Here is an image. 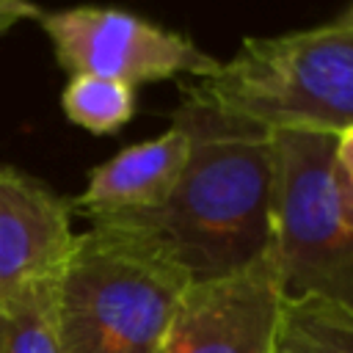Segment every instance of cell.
<instances>
[{"instance_id":"obj_1","label":"cell","mask_w":353,"mask_h":353,"mask_svg":"<svg viewBox=\"0 0 353 353\" xmlns=\"http://www.w3.org/2000/svg\"><path fill=\"white\" fill-rule=\"evenodd\" d=\"M179 94L171 124L188 135V160L174 193L154 212L102 221L146 226L193 281H204L243 270L270 251L273 141L268 127Z\"/></svg>"},{"instance_id":"obj_2","label":"cell","mask_w":353,"mask_h":353,"mask_svg":"<svg viewBox=\"0 0 353 353\" xmlns=\"http://www.w3.org/2000/svg\"><path fill=\"white\" fill-rule=\"evenodd\" d=\"M190 281L146 226L91 221L52 287L58 353H154Z\"/></svg>"},{"instance_id":"obj_3","label":"cell","mask_w":353,"mask_h":353,"mask_svg":"<svg viewBox=\"0 0 353 353\" xmlns=\"http://www.w3.org/2000/svg\"><path fill=\"white\" fill-rule=\"evenodd\" d=\"M179 91L268 130L339 135L353 127V22L251 36L210 77Z\"/></svg>"},{"instance_id":"obj_4","label":"cell","mask_w":353,"mask_h":353,"mask_svg":"<svg viewBox=\"0 0 353 353\" xmlns=\"http://www.w3.org/2000/svg\"><path fill=\"white\" fill-rule=\"evenodd\" d=\"M270 251L287 295L314 292L353 309V185L334 135L270 130Z\"/></svg>"},{"instance_id":"obj_5","label":"cell","mask_w":353,"mask_h":353,"mask_svg":"<svg viewBox=\"0 0 353 353\" xmlns=\"http://www.w3.org/2000/svg\"><path fill=\"white\" fill-rule=\"evenodd\" d=\"M36 22L50 39L58 66L69 74L110 77L135 88L179 74L210 77L221 63L188 36L124 8L72 6L41 11Z\"/></svg>"},{"instance_id":"obj_6","label":"cell","mask_w":353,"mask_h":353,"mask_svg":"<svg viewBox=\"0 0 353 353\" xmlns=\"http://www.w3.org/2000/svg\"><path fill=\"white\" fill-rule=\"evenodd\" d=\"M281 301L273 251L229 276L190 281L154 353H270Z\"/></svg>"},{"instance_id":"obj_7","label":"cell","mask_w":353,"mask_h":353,"mask_svg":"<svg viewBox=\"0 0 353 353\" xmlns=\"http://www.w3.org/2000/svg\"><path fill=\"white\" fill-rule=\"evenodd\" d=\"M74 237L66 199L36 176L0 165V309L52 284Z\"/></svg>"},{"instance_id":"obj_8","label":"cell","mask_w":353,"mask_h":353,"mask_svg":"<svg viewBox=\"0 0 353 353\" xmlns=\"http://www.w3.org/2000/svg\"><path fill=\"white\" fill-rule=\"evenodd\" d=\"M188 160V135L171 124L163 135L124 146L110 160L91 168L85 190L72 210L88 221L143 215L160 210L174 193Z\"/></svg>"},{"instance_id":"obj_9","label":"cell","mask_w":353,"mask_h":353,"mask_svg":"<svg viewBox=\"0 0 353 353\" xmlns=\"http://www.w3.org/2000/svg\"><path fill=\"white\" fill-rule=\"evenodd\" d=\"M270 353H353V309L314 292H284Z\"/></svg>"},{"instance_id":"obj_10","label":"cell","mask_w":353,"mask_h":353,"mask_svg":"<svg viewBox=\"0 0 353 353\" xmlns=\"http://www.w3.org/2000/svg\"><path fill=\"white\" fill-rule=\"evenodd\" d=\"M61 108L72 124L94 135H110L135 116V88L110 77L69 74Z\"/></svg>"},{"instance_id":"obj_11","label":"cell","mask_w":353,"mask_h":353,"mask_svg":"<svg viewBox=\"0 0 353 353\" xmlns=\"http://www.w3.org/2000/svg\"><path fill=\"white\" fill-rule=\"evenodd\" d=\"M52 284L0 309V353H58L52 328Z\"/></svg>"},{"instance_id":"obj_12","label":"cell","mask_w":353,"mask_h":353,"mask_svg":"<svg viewBox=\"0 0 353 353\" xmlns=\"http://www.w3.org/2000/svg\"><path fill=\"white\" fill-rule=\"evenodd\" d=\"M41 8L33 0H0V36L19 25L22 19H36Z\"/></svg>"},{"instance_id":"obj_13","label":"cell","mask_w":353,"mask_h":353,"mask_svg":"<svg viewBox=\"0 0 353 353\" xmlns=\"http://www.w3.org/2000/svg\"><path fill=\"white\" fill-rule=\"evenodd\" d=\"M334 160H336V168L342 171V176L353 185V127L334 135Z\"/></svg>"},{"instance_id":"obj_14","label":"cell","mask_w":353,"mask_h":353,"mask_svg":"<svg viewBox=\"0 0 353 353\" xmlns=\"http://www.w3.org/2000/svg\"><path fill=\"white\" fill-rule=\"evenodd\" d=\"M342 19H347V22H353V6H350V11H347V14L342 17Z\"/></svg>"}]
</instances>
